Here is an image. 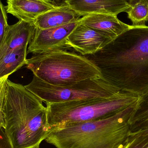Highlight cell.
Segmentation results:
<instances>
[{
	"instance_id": "cell-6",
	"label": "cell",
	"mask_w": 148,
	"mask_h": 148,
	"mask_svg": "<svg viewBox=\"0 0 148 148\" xmlns=\"http://www.w3.org/2000/svg\"><path fill=\"white\" fill-rule=\"evenodd\" d=\"M25 87L48 103L80 100H104L124 95L122 92L102 77L91 78L69 85L50 84L34 75Z\"/></svg>"
},
{
	"instance_id": "cell-14",
	"label": "cell",
	"mask_w": 148,
	"mask_h": 148,
	"mask_svg": "<svg viewBox=\"0 0 148 148\" xmlns=\"http://www.w3.org/2000/svg\"><path fill=\"white\" fill-rule=\"evenodd\" d=\"M28 47L16 49L0 58V79L9 76L21 68L27 63Z\"/></svg>"
},
{
	"instance_id": "cell-13",
	"label": "cell",
	"mask_w": 148,
	"mask_h": 148,
	"mask_svg": "<svg viewBox=\"0 0 148 148\" xmlns=\"http://www.w3.org/2000/svg\"><path fill=\"white\" fill-rule=\"evenodd\" d=\"M81 16L65 3L39 16L35 20L34 24L37 28L45 29L78 21Z\"/></svg>"
},
{
	"instance_id": "cell-22",
	"label": "cell",
	"mask_w": 148,
	"mask_h": 148,
	"mask_svg": "<svg viewBox=\"0 0 148 148\" xmlns=\"http://www.w3.org/2000/svg\"><path fill=\"white\" fill-rule=\"evenodd\" d=\"M62 1H66V0H62Z\"/></svg>"
},
{
	"instance_id": "cell-19",
	"label": "cell",
	"mask_w": 148,
	"mask_h": 148,
	"mask_svg": "<svg viewBox=\"0 0 148 148\" xmlns=\"http://www.w3.org/2000/svg\"><path fill=\"white\" fill-rule=\"evenodd\" d=\"M0 148H14L9 137L2 127H0Z\"/></svg>"
},
{
	"instance_id": "cell-21",
	"label": "cell",
	"mask_w": 148,
	"mask_h": 148,
	"mask_svg": "<svg viewBox=\"0 0 148 148\" xmlns=\"http://www.w3.org/2000/svg\"><path fill=\"white\" fill-rule=\"evenodd\" d=\"M146 132V133H148V130H145V131H142V132Z\"/></svg>"
},
{
	"instance_id": "cell-3",
	"label": "cell",
	"mask_w": 148,
	"mask_h": 148,
	"mask_svg": "<svg viewBox=\"0 0 148 148\" xmlns=\"http://www.w3.org/2000/svg\"><path fill=\"white\" fill-rule=\"evenodd\" d=\"M137 103L105 118L53 130L45 141L55 148H124Z\"/></svg>"
},
{
	"instance_id": "cell-2",
	"label": "cell",
	"mask_w": 148,
	"mask_h": 148,
	"mask_svg": "<svg viewBox=\"0 0 148 148\" xmlns=\"http://www.w3.org/2000/svg\"><path fill=\"white\" fill-rule=\"evenodd\" d=\"M43 101L8 77L0 79V127L14 148H40L50 132Z\"/></svg>"
},
{
	"instance_id": "cell-12",
	"label": "cell",
	"mask_w": 148,
	"mask_h": 148,
	"mask_svg": "<svg viewBox=\"0 0 148 148\" xmlns=\"http://www.w3.org/2000/svg\"><path fill=\"white\" fill-rule=\"evenodd\" d=\"M80 22L81 24L100 31L114 40L131 26L121 21L117 16L110 14H91L83 16Z\"/></svg>"
},
{
	"instance_id": "cell-4",
	"label": "cell",
	"mask_w": 148,
	"mask_h": 148,
	"mask_svg": "<svg viewBox=\"0 0 148 148\" xmlns=\"http://www.w3.org/2000/svg\"><path fill=\"white\" fill-rule=\"evenodd\" d=\"M26 67L41 80L54 85L102 77L99 68L86 56L62 49L34 55L27 59Z\"/></svg>"
},
{
	"instance_id": "cell-9",
	"label": "cell",
	"mask_w": 148,
	"mask_h": 148,
	"mask_svg": "<svg viewBox=\"0 0 148 148\" xmlns=\"http://www.w3.org/2000/svg\"><path fill=\"white\" fill-rule=\"evenodd\" d=\"M7 12L19 21L34 23L39 16L57 8L54 0H7Z\"/></svg>"
},
{
	"instance_id": "cell-1",
	"label": "cell",
	"mask_w": 148,
	"mask_h": 148,
	"mask_svg": "<svg viewBox=\"0 0 148 148\" xmlns=\"http://www.w3.org/2000/svg\"><path fill=\"white\" fill-rule=\"evenodd\" d=\"M86 56L120 91L139 96L148 91V26L132 25L101 50Z\"/></svg>"
},
{
	"instance_id": "cell-11",
	"label": "cell",
	"mask_w": 148,
	"mask_h": 148,
	"mask_svg": "<svg viewBox=\"0 0 148 148\" xmlns=\"http://www.w3.org/2000/svg\"><path fill=\"white\" fill-rule=\"evenodd\" d=\"M36 27L34 23L19 21L10 25L5 37L0 43V58L14 49L28 47L32 40Z\"/></svg>"
},
{
	"instance_id": "cell-20",
	"label": "cell",
	"mask_w": 148,
	"mask_h": 148,
	"mask_svg": "<svg viewBox=\"0 0 148 148\" xmlns=\"http://www.w3.org/2000/svg\"><path fill=\"white\" fill-rule=\"evenodd\" d=\"M129 7H133L141 2L144 1L148 3V0H124Z\"/></svg>"
},
{
	"instance_id": "cell-7",
	"label": "cell",
	"mask_w": 148,
	"mask_h": 148,
	"mask_svg": "<svg viewBox=\"0 0 148 148\" xmlns=\"http://www.w3.org/2000/svg\"><path fill=\"white\" fill-rule=\"evenodd\" d=\"M80 23L79 20L50 28L41 29L36 28L34 37L29 44L28 53L37 54L67 47L68 37Z\"/></svg>"
},
{
	"instance_id": "cell-5",
	"label": "cell",
	"mask_w": 148,
	"mask_h": 148,
	"mask_svg": "<svg viewBox=\"0 0 148 148\" xmlns=\"http://www.w3.org/2000/svg\"><path fill=\"white\" fill-rule=\"evenodd\" d=\"M139 99V96L127 93L104 100L46 103L48 124L51 131L74 124L99 120L129 107L137 102Z\"/></svg>"
},
{
	"instance_id": "cell-17",
	"label": "cell",
	"mask_w": 148,
	"mask_h": 148,
	"mask_svg": "<svg viewBox=\"0 0 148 148\" xmlns=\"http://www.w3.org/2000/svg\"><path fill=\"white\" fill-rule=\"evenodd\" d=\"M124 148H148V133L140 132L131 134Z\"/></svg>"
},
{
	"instance_id": "cell-10",
	"label": "cell",
	"mask_w": 148,
	"mask_h": 148,
	"mask_svg": "<svg viewBox=\"0 0 148 148\" xmlns=\"http://www.w3.org/2000/svg\"><path fill=\"white\" fill-rule=\"evenodd\" d=\"M65 3L81 16L94 14L117 16L130 7L124 0H66Z\"/></svg>"
},
{
	"instance_id": "cell-8",
	"label": "cell",
	"mask_w": 148,
	"mask_h": 148,
	"mask_svg": "<svg viewBox=\"0 0 148 148\" xmlns=\"http://www.w3.org/2000/svg\"><path fill=\"white\" fill-rule=\"evenodd\" d=\"M113 40L100 31L80 23L68 37L67 47L86 56L101 50Z\"/></svg>"
},
{
	"instance_id": "cell-16",
	"label": "cell",
	"mask_w": 148,
	"mask_h": 148,
	"mask_svg": "<svg viewBox=\"0 0 148 148\" xmlns=\"http://www.w3.org/2000/svg\"><path fill=\"white\" fill-rule=\"evenodd\" d=\"M148 121V91L140 96L137 107L131 120V129Z\"/></svg>"
},
{
	"instance_id": "cell-15",
	"label": "cell",
	"mask_w": 148,
	"mask_h": 148,
	"mask_svg": "<svg viewBox=\"0 0 148 148\" xmlns=\"http://www.w3.org/2000/svg\"><path fill=\"white\" fill-rule=\"evenodd\" d=\"M128 18L133 26H146L148 21V3L141 2L133 7H129L127 11Z\"/></svg>"
},
{
	"instance_id": "cell-18",
	"label": "cell",
	"mask_w": 148,
	"mask_h": 148,
	"mask_svg": "<svg viewBox=\"0 0 148 148\" xmlns=\"http://www.w3.org/2000/svg\"><path fill=\"white\" fill-rule=\"evenodd\" d=\"M0 43H1L5 37L10 25L8 23L7 7L0 2Z\"/></svg>"
}]
</instances>
